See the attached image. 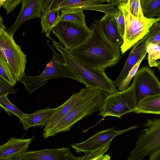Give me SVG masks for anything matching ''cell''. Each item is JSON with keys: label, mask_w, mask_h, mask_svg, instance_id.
Returning <instances> with one entry per match:
<instances>
[{"label": "cell", "mask_w": 160, "mask_h": 160, "mask_svg": "<svg viewBox=\"0 0 160 160\" xmlns=\"http://www.w3.org/2000/svg\"><path fill=\"white\" fill-rule=\"evenodd\" d=\"M90 28V36L78 46L68 50L78 60L93 68L105 70L116 65L122 58L120 46L107 38L98 21L95 20Z\"/></svg>", "instance_id": "6da1fadb"}, {"label": "cell", "mask_w": 160, "mask_h": 160, "mask_svg": "<svg viewBox=\"0 0 160 160\" xmlns=\"http://www.w3.org/2000/svg\"><path fill=\"white\" fill-rule=\"evenodd\" d=\"M137 104L136 89L132 83L125 90L108 94L99 115L104 117L111 116L121 119L123 115L134 112Z\"/></svg>", "instance_id": "ba28073f"}, {"label": "cell", "mask_w": 160, "mask_h": 160, "mask_svg": "<svg viewBox=\"0 0 160 160\" xmlns=\"http://www.w3.org/2000/svg\"><path fill=\"white\" fill-rule=\"evenodd\" d=\"M0 77L11 86H14L18 81L12 68L2 54H0Z\"/></svg>", "instance_id": "603a6c76"}, {"label": "cell", "mask_w": 160, "mask_h": 160, "mask_svg": "<svg viewBox=\"0 0 160 160\" xmlns=\"http://www.w3.org/2000/svg\"><path fill=\"white\" fill-rule=\"evenodd\" d=\"M52 50L51 60L40 74L29 76L25 74L19 81L22 83L29 94L45 84L50 80L60 77L73 79L81 83L83 82L64 62L62 55L58 54L51 45L47 44Z\"/></svg>", "instance_id": "277c9868"}, {"label": "cell", "mask_w": 160, "mask_h": 160, "mask_svg": "<svg viewBox=\"0 0 160 160\" xmlns=\"http://www.w3.org/2000/svg\"><path fill=\"white\" fill-rule=\"evenodd\" d=\"M157 17L159 20V21H160V13L158 15Z\"/></svg>", "instance_id": "60d3db41"}, {"label": "cell", "mask_w": 160, "mask_h": 160, "mask_svg": "<svg viewBox=\"0 0 160 160\" xmlns=\"http://www.w3.org/2000/svg\"><path fill=\"white\" fill-rule=\"evenodd\" d=\"M145 37L147 47L150 44L160 43V21H157L152 25Z\"/></svg>", "instance_id": "d4e9b609"}, {"label": "cell", "mask_w": 160, "mask_h": 160, "mask_svg": "<svg viewBox=\"0 0 160 160\" xmlns=\"http://www.w3.org/2000/svg\"><path fill=\"white\" fill-rule=\"evenodd\" d=\"M21 10L13 24L8 29L13 36L22 23L32 19L40 18L42 14L39 0H22Z\"/></svg>", "instance_id": "5bb4252c"}, {"label": "cell", "mask_w": 160, "mask_h": 160, "mask_svg": "<svg viewBox=\"0 0 160 160\" xmlns=\"http://www.w3.org/2000/svg\"><path fill=\"white\" fill-rule=\"evenodd\" d=\"M8 160H80V157H75L71 153L69 148L63 147L60 148L26 151L12 156Z\"/></svg>", "instance_id": "4fadbf2b"}, {"label": "cell", "mask_w": 160, "mask_h": 160, "mask_svg": "<svg viewBox=\"0 0 160 160\" xmlns=\"http://www.w3.org/2000/svg\"><path fill=\"white\" fill-rule=\"evenodd\" d=\"M130 13L139 18H144L140 0H125Z\"/></svg>", "instance_id": "f1b7e54d"}, {"label": "cell", "mask_w": 160, "mask_h": 160, "mask_svg": "<svg viewBox=\"0 0 160 160\" xmlns=\"http://www.w3.org/2000/svg\"><path fill=\"white\" fill-rule=\"evenodd\" d=\"M127 160H142L160 148V118L148 119Z\"/></svg>", "instance_id": "9c48e42d"}, {"label": "cell", "mask_w": 160, "mask_h": 160, "mask_svg": "<svg viewBox=\"0 0 160 160\" xmlns=\"http://www.w3.org/2000/svg\"><path fill=\"white\" fill-rule=\"evenodd\" d=\"M122 0H120V2H121V1H122Z\"/></svg>", "instance_id": "b9f144b4"}, {"label": "cell", "mask_w": 160, "mask_h": 160, "mask_svg": "<svg viewBox=\"0 0 160 160\" xmlns=\"http://www.w3.org/2000/svg\"><path fill=\"white\" fill-rule=\"evenodd\" d=\"M0 50L1 53L14 72L18 81L25 74L27 55L14 41L13 35L8 32L0 17Z\"/></svg>", "instance_id": "52a82bcc"}, {"label": "cell", "mask_w": 160, "mask_h": 160, "mask_svg": "<svg viewBox=\"0 0 160 160\" xmlns=\"http://www.w3.org/2000/svg\"><path fill=\"white\" fill-rule=\"evenodd\" d=\"M59 9L50 10L47 13H42L40 18V24L42 33H44L47 38L52 41L50 34L53 27L57 23L60 17Z\"/></svg>", "instance_id": "44dd1931"}, {"label": "cell", "mask_w": 160, "mask_h": 160, "mask_svg": "<svg viewBox=\"0 0 160 160\" xmlns=\"http://www.w3.org/2000/svg\"><path fill=\"white\" fill-rule=\"evenodd\" d=\"M52 46L62 55L65 62L81 79L86 87L101 89L108 94L118 91L114 81L106 74L104 70L92 68L78 60L69 51L53 38Z\"/></svg>", "instance_id": "3957f363"}, {"label": "cell", "mask_w": 160, "mask_h": 160, "mask_svg": "<svg viewBox=\"0 0 160 160\" xmlns=\"http://www.w3.org/2000/svg\"><path fill=\"white\" fill-rule=\"evenodd\" d=\"M144 16L154 18L160 13V0H149L142 7Z\"/></svg>", "instance_id": "cb8c5ba5"}, {"label": "cell", "mask_w": 160, "mask_h": 160, "mask_svg": "<svg viewBox=\"0 0 160 160\" xmlns=\"http://www.w3.org/2000/svg\"><path fill=\"white\" fill-rule=\"evenodd\" d=\"M100 27L107 38L113 43L121 46L123 37L119 30L116 19L113 15L108 13L98 21Z\"/></svg>", "instance_id": "ac0fdd59"}, {"label": "cell", "mask_w": 160, "mask_h": 160, "mask_svg": "<svg viewBox=\"0 0 160 160\" xmlns=\"http://www.w3.org/2000/svg\"><path fill=\"white\" fill-rule=\"evenodd\" d=\"M149 160H160V148L149 155Z\"/></svg>", "instance_id": "836d02e7"}, {"label": "cell", "mask_w": 160, "mask_h": 160, "mask_svg": "<svg viewBox=\"0 0 160 160\" xmlns=\"http://www.w3.org/2000/svg\"><path fill=\"white\" fill-rule=\"evenodd\" d=\"M116 19L119 30L122 35L123 37L125 31V20L122 11L118 7L115 8Z\"/></svg>", "instance_id": "f546056e"}, {"label": "cell", "mask_w": 160, "mask_h": 160, "mask_svg": "<svg viewBox=\"0 0 160 160\" xmlns=\"http://www.w3.org/2000/svg\"><path fill=\"white\" fill-rule=\"evenodd\" d=\"M120 0H111V3H115V6H117Z\"/></svg>", "instance_id": "e575fe53"}, {"label": "cell", "mask_w": 160, "mask_h": 160, "mask_svg": "<svg viewBox=\"0 0 160 160\" xmlns=\"http://www.w3.org/2000/svg\"><path fill=\"white\" fill-rule=\"evenodd\" d=\"M122 12L125 20V31L123 42L120 47L123 55L148 33L150 28L158 18H139L133 15L130 12L126 1L123 0L117 5Z\"/></svg>", "instance_id": "8992f818"}, {"label": "cell", "mask_w": 160, "mask_h": 160, "mask_svg": "<svg viewBox=\"0 0 160 160\" xmlns=\"http://www.w3.org/2000/svg\"><path fill=\"white\" fill-rule=\"evenodd\" d=\"M8 94L0 95L1 107L8 113V112L12 113L18 118L19 120L21 119L26 114L22 112L12 103L8 99Z\"/></svg>", "instance_id": "484cf974"}, {"label": "cell", "mask_w": 160, "mask_h": 160, "mask_svg": "<svg viewBox=\"0 0 160 160\" xmlns=\"http://www.w3.org/2000/svg\"><path fill=\"white\" fill-rule=\"evenodd\" d=\"M35 137L23 139L10 138L5 144L0 146V160H8L11 157L26 151Z\"/></svg>", "instance_id": "d6986e66"}, {"label": "cell", "mask_w": 160, "mask_h": 160, "mask_svg": "<svg viewBox=\"0 0 160 160\" xmlns=\"http://www.w3.org/2000/svg\"><path fill=\"white\" fill-rule=\"evenodd\" d=\"M106 2L108 3H111V0H106Z\"/></svg>", "instance_id": "ab89813d"}, {"label": "cell", "mask_w": 160, "mask_h": 160, "mask_svg": "<svg viewBox=\"0 0 160 160\" xmlns=\"http://www.w3.org/2000/svg\"><path fill=\"white\" fill-rule=\"evenodd\" d=\"M85 88L84 94L76 106L55 126L42 133L44 139L69 130L78 122L102 110L105 98L109 94L99 89Z\"/></svg>", "instance_id": "7a4b0ae2"}, {"label": "cell", "mask_w": 160, "mask_h": 160, "mask_svg": "<svg viewBox=\"0 0 160 160\" xmlns=\"http://www.w3.org/2000/svg\"><path fill=\"white\" fill-rule=\"evenodd\" d=\"M115 3L103 4L100 1L95 0H60L52 3L50 11L57 9L60 11L72 9L90 10L110 14L115 17Z\"/></svg>", "instance_id": "7c38bea8"}, {"label": "cell", "mask_w": 160, "mask_h": 160, "mask_svg": "<svg viewBox=\"0 0 160 160\" xmlns=\"http://www.w3.org/2000/svg\"></svg>", "instance_id": "7bdbcfd3"}, {"label": "cell", "mask_w": 160, "mask_h": 160, "mask_svg": "<svg viewBox=\"0 0 160 160\" xmlns=\"http://www.w3.org/2000/svg\"><path fill=\"white\" fill-rule=\"evenodd\" d=\"M132 83L136 89L137 102L144 97L160 94V81L149 66L138 69L133 77Z\"/></svg>", "instance_id": "8fae6325"}, {"label": "cell", "mask_w": 160, "mask_h": 160, "mask_svg": "<svg viewBox=\"0 0 160 160\" xmlns=\"http://www.w3.org/2000/svg\"><path fill=\"white\" fill-rule=\"evenodd\" d=\"M139 127L132 126L117 130L114 128L97 132L84 142L70 144L77 152H83L82 160L104 159V153L108 150L112 140L117 136Z\"/></svg>", "instance_id": "5b68a950"}, {"label": "cell", "mask_w": 160, "mask_h": 160, "mask_svg": "<svg viewBox=\"0 0 160 160\" xmlns=\"http://www.w3.org/2000/svg\"><path fill=\"white\" fill-rule=\"evenodd\" d=\"M86 88L78 92L73 93L70 98L58 108L49 121L43 129V133L48 132L55 126L77 104L84 94Z\"/></svg>", "instance_id": "9a60e30c"}, {"label": "cell", "mask_w": 160, "mask_h": 160, "mask_svg": "<svg viewBox=\"0 0 160 160\" xmlns=\"http://www.w3.org/2000/svg\"><path fill=\"white\" fill-rule=\"evenodd\" d=\"M22 0H6L2 5L1 7L5 10L7 14L13 11L18 5Z\"/></svg>", "instance_id": "1f68e13d"}, {"label": "cell", "mask_w": 160, "mask_h": 160, "mask_svg": "<svg viewBox=\"0 0 160 160\" xmlns=\"http://www.w3.org/2000/svg\"><path fill=\"white\" fill-rule=\"evenodd\" d=\"M147 49L145 36L132 47L122 70L116 79L114 81L116 87L121 84L131 69L143 55L147 52Z\"/></svg>", "instance_id": "2e32d148"}, {"label": "cell", "mask_w": 160, "mask_h": 160, "mask_svg": "<svg viewBox=\"0 0 160 160\" xmlns=\"http://www.w3.org/2000/svg\"><path fill=\"white\" fill-rule=\"evenodd\" d=\"M60 11L61 14L57 23L60 21H66L86 25L83 10L72 9L62 10Z\"/></svg>", "instance_id": "7402d4cb"}, {"label": "cell", "mask_w": 160, "mask_h": 160, "mask_svg": "<svg viewBox=\"0 0 160 160\" xmlns=\"http://www.w3.org/2000/svg\"><path fill=\"white\" fill-rule=\"evenodd\" d=\"M149 0H140L141 8Z\"/></svg>", "instance_id": "d590c367"}, {"label": "cell", "mask_w": 160, "mask_h": 160, "mask_svg": "<svg viewBox=\"0 0 160 160\" xmlns=\"http://www.w3.org/2000/svg\"><path fill=\"white\" fill-rule=\"evenodd\" d=\"M134 112L160 115V94L149 95L140 99Z\"/></svg>", "instance_id": "ffe728a7"}, {"label": "cell", "mask_w": 160, "mask_h": 160, "mask_svg": "<svg viewBox=\"0 0 160 160\" xmlns=\"http://www.w3.org/2000/svg\"><path fill=\"white\" fill-rule=\"evenodd\" d=\"M147 51L149 66L150 67H156L157 61L160 59V43L155 45H148Z\"/></svg>", "instance_id": "4316f807"}, {"label": "cell", "mask_w": 160, "mask_h": 160, "mask_svg": "<svg viewBox=\"0 0 160 160\" xmlns=\"http://www.w3.org/2000/svg\"><path fill=\"white\" fill-rule=\"evenodd\" d=\"M60 0H54L52 3L58 2ZM95 0V1H100L101 2H106V0Z\"/></svg>", "instance_id": "74e56055"}, {"label": "cell", "mask_w": 160, "mask_h": 160, "mask_svg": "<svg viewBox=\"0 0 160 160\" xmlns=\"http://www.w3.org/2000/svg\"><path fill=\"white\" fill-rule=\"evenodd\" d=\"M147 52H146L130 71L127 76L118 87L120 91L126 90L128 87L131 80L138 70L141 63L144 58Z\"/></svg>", "instance_id": "83f0119b"}, {"label": "cell", "mask_w": 160, "mask_h": 160, "mask_svg": "<svg viewBox=\"0 0 160 160\" xmlns=\"http://www.w3.org/2000/svg\"><path fill=\"white\" fill-rule=\"evenodd\" d=\"M42 13H47L50 11L51 6L54 0H39Z\"/></svg>", "instance_id": "d6a6232c"}, {"label": "cell", "mask_w": 160, "mask_h": 160, "mask_svg": "<svg viewBox=\"0 0 160 160\" xmlns=\"http://www.w3.org/2000/svg\"><path fill=\"white\" fill-rule=\"evenodd\" d=\"M9 83L0 77V95H3L9 94H15L18 90L12 88Z\"/></svg>", "instance_id": "4dcf8cb0"}, {"label": "cell", "mask_w": 160, "mask_h": 160, "mask_svg": "<svg viewBox=\"0 0 160 160\" xmlns=\"http://www.w3.org/2000/svg\"><path fill=\"white\" fill-rule=\"evenodd\" d=\"M156 67L160 72V59L157 61V66Z\"/></svg>", "instance_id": "8d00e7d4"}, {"label": "cell", "mask_w": 160, "mask_h": 160, "mask_svg": "<svg viewBox=\"0 0 160 160\" xmlns=\"http://www.w3.org/2000/svg\"><path fill=\"white\" fill-rule=\"evenodd\" d=\"M6 1V0H0V7L1 6L2 4Z\"/></svg>", "instance_id": "f35d334b"}, {"label": "cell", "mask_w": 160, "mask_h": 160, "mask_svg": "<svg viewBox=\"0 0 160 160\" xmlns=\"http://www.w3.org/2000/svg\"><path fill=\"white\" fill-rule=\"evenodd\" d=\"M52 32L58 38L61 45L69 50L85 41L91 35V30L86 25L60 21L53 27Z\"/></svg>", "instance_id": "30bf717a"}, {"label": "cell", "mask_w": 160, "mask_h": 160, "mask_svg": "<svg viewBox=\"0 0 160 160\" xmlns=\"http://www.w3.org/2000/svg\"><path fill=\"white\" fill-rule=\"evenodd\" d=\"M58 108H46L36 110L31 114H27L20 120L23 130L27 131L33 127H45L47 122L50 119Z\"/></svg>", "instance_id": "e0dca14e"}]
</instances>
